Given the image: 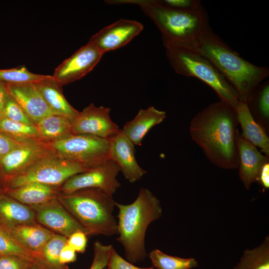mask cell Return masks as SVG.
<instances>
[{
  "mask_svg": "<svg viewBox=\"0 0 269 269\" xmlns=\"http://www.w3.org/2000/svg\"><path fill=\"white\" fill-rule=\"evenodd\" d=\"M238 125L235 108L220 100L208 105L192 118L189 133L210 162L223 169H234L239 165L236 141Z\"/></svg>",
  "mask_w": 269,
  "mask_h": 269,
  "instance_id": "1",
  "label": "cell"
},
{
  "mask_svg": "<svg viewBox=\"0 0 269 269\" xmlns=\"http://www.w3.org/2000/svg\"><path fill=\"white\" fill-rule=\"evenodd\" d=\"M180 43L210 61L235 89L241 102L247 103L254 89L269 75L268 67L254 65L241 57L212 29Z\"/></svg>",
  "mask_w": 269,
  "mask_h": 269,
  "instance_id": "2",
  "label": "cell"
},
{
  "mask_svg": "<svg viewBox=\"0 0 269 269\" xmlns=\"http://www.w3.org/2000/svg\"><path fill=\"white\" fill-rule=\"evenodd\" d=\"M118 209L117 241L124 248L128 262L135 264L147 256L145 234L148 226L162 215L159 199L148 189L141 188L135 200L129 204L116 202Z\"/></svg>",
  "mask_w": 269,
  "mask_h": 269,
  "instance_id": "3",
  "label": "cell"
},
{
  "mask_svg": "<svg viewBox=\"0 0 269 269\" xmlns=\"http://www.w3.org/2000/svg\"><path fill=\"white\" fill-rule=\"evenodd\" d=\"M60 203L85 230L87 235L110 237L118 235V222L113 214V196L96 188L59 193Z\"/></svg>",
  "mask_w": 269,
  "mask_h": 269,
  "instance_id": "4",
  "label": "cell"
},
{
  "mask_svg": "<svg viewBox=\"0 0 269 269\" xmlns=\"http://www.w3.org/2000/svg\"><path fill=\"white\" fill-rule=\"evenodd\" d=\"M110 3L139 6L161 32L163 43L189 41L211 29L203 6L196 10L186 11L162 6L156 0H111Z\"/></svg>",
  "mask_w": 269,
  "mask_h": 269,
  "instance_id": "5",
  "label": "cell"
},
{
  "mask_svg": "<svg viewBox=\"0 0 269 269\" xmlns=\"http://www.w3.org/2000/svg\"><path fill=\"white\" fill-rule=\"evenodd\" d=\"M168 61L180 75L197 78L211 87L220 100L234 108L240 102L238 94L223 75L205 57L185 45L163 43Z\"/></svg>",
  "mask_w": 269,
  "mask_h": 269,
  "instance_id": "6",
  "label": "cell"
},
{
  "mask_svg": "<svg viewBox=\"0 0 269 269\" xmlns=\"http://www.w3.org/2000/svg\"><path fill=\"white\" fill-rule=\"evenodd\" d=\"M91 168L82 163L64 159L53 153L22 172L7 177L6 190L31 183L60 187L70 177Z\"/></svg>",
  "mask_w": 269,
  "mask_h": 269,
  "instance_id": "7",
  "label": "cell"
},
{
  "mask_svg": "<svg viewBox=\"0 0 269 269\" xmlns=\"http://www.w3.org/2000/svg\"><path fill=\"white\" fill-rule=\"evenodd\" d=\"M49 144L57 156L90 167L110 158L109 139L71 134Z\"/></svg>",
  "mask_w": 269,
  "mask_h": 269,
  "instance_id": "8",
  "label": "cell"
},
{
  "mask_svg": "<svg viewBox=\"0 0 269 269\" xmlns=\"http://www.w3.org/2000/svg\"><path fill=\"white\" fill-rule=\"evenodd\" d=\"M120 171L116 163L110 158L106 159L69 178L59 187V193L69 194L83 189L96 188L113 196L121 186L117 179Z\"/></svg>",
  "mask_w": 269,
  "mask_h": 269,
  "instance_id": "9",
  "label": "cell"
},
{
  "mask_svg": "<svg viewBox=\"0 0 269 269\" xmlns=\"http://www.w3.org/2000/svg\"><path fill=\"white\" fill-rule=\"evenodd\" d=\"M110 109L91 103L79 112L72 122V134L109 139L120 130L110 117Z\"/></svg>",
  "mask_w": 269,
  "mask_h": 269,
  "instance_id": "10",
  "label": "cell"
},
{
  "mask_svg": "<svg viewBox=\"0 0 269 269\" xmlns=\"http://www.w3.org/2000/svg\"><path fill=\"white\" fill-rule=\"evenodd\" d=\"M103 55L88 42L58 66L52 76L62 86L75 82L91 71Z\"/></svg>",
  "mask_w": 269,
  "mask_h": 269,
  "instance_id": "11",
  "label": "cell"
},
{
  "mask_svg": "<svg viewBox=\"0 0 269 269\" xmlns=\"http://www.w3.org/2000/svg\"><path fill=\"white\" fill-rule=\"evenodd\" d=\"M54 153L50 144L40 139L21 142L0 159L6 178L15 175L40 159Z\"/></svg>",
  "mask_w": 269,
  "mask_h": 269,
  "instance_id": "12",
  "label": "cell"
},
{
  "mask_svg": "<svg viewBox=\"0 0 269 269\" xmlns=\"http://www.w3.org/2000/svg\"><path fill=\"white\" fill-rule=\"evenodd\" d=\"M31 207L35 212L37 223L55 233L67 238L78 231L86 234L83 228L63 206L57 197Z\"/></svg>",
  "mask_w": 269,
  "mask_h": 269,
  "instance_id": "13",
  "label": "cell"
},
{
  "mask_svg": "<svg viewBox=\"0 0 269 269\" xmlns=\"http://www.w3.org/2000/svg\"><path fill=\"white\" fill-rule=\"evenodd\" d=\"M143 27L137 21L122 18L93 35L88 42L104 54L128 44L139 34Z\"/></svg>",
  "mask_w": 269,
  "mask_h": 269,
  "instance_id": "14",
  "label": "cell"
},
{
  "mask_svg": "<svg viewBox=\"0 0 269 269\" xmlns=\"http://www.w3.org/2000/svg\"><path fill=\"white\" fill-rule=\"evenodd\" d=\"M109 139L110 158L119 166L125 179L131 183L139 180L146 171L136 160L135 145L121 129Z\"/></svg>",
  "mask_w": 269,
  "mask_h": 269,
  "instance_id": "15",
  "label": "cell"
},
{
  "mask_svg": "<svg viewBox=\"0 0 269 269\" xmlns=\"http://www.w3.org/2000/svg\"><path fill=\"white\" fill-rule=\"evenodd\" d=\"M239 156V176L247 190L257 182L261 170L269 157L263 154L257 147L245 138L238 130L236 136Z\"/></svg>",
  "mask_w": 269,
  "mask_h": 269,
  "instance_id": "16",
  "label": "cell"
},
{
  "mask_svg": "<svg viewBox=\"0 0 269 269\" xmlns=\"http://www.w3.org/2000/svg\"><path fill=\"white\" fill-rule=\"evenodd\" d=\"M7 88L9 94L35 126L42 119L52 114L34 84H7Z\"/></svg>",
  "mask_w": 269,
  "mask_h": 269,
  "instance_id": "17",
  "label": "cell"
},
{
  "mask_svg": "<svg viewBox=\"0 0 269 269\" xmlns=\"http://www.w3.org/2000/svg\"><path fill=\"white\" fill-rule=\"evenodd\" d=\"M53 115L65 117L72 121L79 111L74 108L64 97L62 86L52 76L34 83Z\"/></svg>",
  "mask_w": 269,
  "mask_h": 269,
  "instance_id": "18",
  "label": "cell"
},
{
  "mask_svg": "<svg viewBox=\"0 0 269 269\" xmlns=\"http://www.w3.org/2000/svg\"><path fill=\"white\" fill-rule=\"evenodd\" d=\"M166 117L165 112L150 106L139 110L133 120L124 125L122 130L135 145H140L148 132L162 123Z\"/></svg>",
  "mask_w": 269,
  "mask_h": 269,
  "instance_id": "19",
  "label": "cell"
},
{
  "mask_svg": "<svg viewBox=\"0 0 269 269\" xmlns=\"http://www.w3.org/2000/svg\"><path fill=\"white\" fill-rule=\"evenodd\" d=\"M0 222L9 229L21 225L37 223L35 212L6 193L0 194Z\"/></svg>",
  "mask_w": 269,
  "mask_h": 269,
  "instance_id": "20",
  "label": "cell"
},
{
  "mask_svg": "<svg viewBox=\"0 0 269 269\" xmlns=\"http://www.w3.org/2000/svg\"><path fill=\"white\" fill-rule=\"evenodd\" d=\"M241 134L264 154L269 157V138L266 132L258 124L252 116L246 103L240 102L235 108Z\"/></svg>",
  "mask_w": 269,
  "mask_h": 269,
  "instance_id": "21",
  "label": "cell"
},
{
  "mask_svg": "<svg viewBox=\"0 0 269 269\" xmlns=\"http://www.w3.org/2000/svg\"><path fill=\"white\" fill-rule=\"evenodd\" d=\"M59 187L31 183L17 188L7 189L4 193L20 203L29 206L43 204L56 197Z\"/></svg>",
  "mask_w": 269,
  "mask_h": 269,
  "instance_id": "22",
  "label": "cell"
},
{
  "mask_svg": "<svg viewBox=\"0 0 269 269\" xmlns=\"http://www.w3.org/2000/svg\"><path fill=\"white\" fill-rule=\"evenodd\" d=\"M10 230L23 246L37 254L55 233L38 223L21 225Z\"/></svg>",
  "mask_w": 269,
  "mask_h": 269,
  "instance_id": "23",
  "label": "cell"
},
{
  "mask_svg": "<svg viewBox=\"0 0 269 269\" xmlns=\"http://www.w3.org/2000/svg\"><path fill=\"white\" fill-rule=\"evenodd\" d=\"M71 122L65 117L53 114L42 119L35 125L39 139L49 143L72 134Z\"/></svg>",
  "mask_w": 269,
  "mask_h": 269,
  "instance_id": "24",
  "label": "cell"
},
{
  "mask_svg": "<svg viewBox=\"0 0 269 269\" xmlns=\"http://www.w3.org/2000/svg\"><path fill=\"white\" fill-rule=\"evenodd\" d=\"M247 104L253 118L266 132L269 128V82L260 83L253 91Z\"/></svg>",
  "mask_w": 269,
  "mask_h": 269,
  "instance_id": "25",
  "label": "cell"
},
{
  "mask_svg": "<svg viewBox=\"0 0 269 269\" xmlns=\"http://www.w3.org/2000/svg\"><path fill=\"white\" fill-rule=\"evenodd\" d=\"M233 269H269V237L253 249L245 250Z\"/></svg>",
  "mask_w": 269,
  "mask_h": 269,
  "instance_id": "26",
  "label": "cell"
},
{
  "mask_svg": "<svg viewBox=\"0 0 269 269\" xmlns=\"http://www.w3.org/2000/svg\"><path fill=\"white\" fill-rule=\"evenodd\" d=\"M15 255L33 261L39 254L23 246L10 230L0 222V256Z\"/></svg>",
  "mask_w": 269,
  "mask_h": 269,
  "instance_id": "27",
  "label": "cell"
},
{
  "mask_svg": "<svg viewBox=\"0 0 269 269\" xmlns=\"http://www.w3.org/2000/svg\"><path fill=\"white\" fill-rule=\"evenodd\" d=\"M147 255L155 269H192L198 266L195 258L172 256L158 249L151 251Z\"/></svg>",
  "mask_w": 269,
  "mask_h": 269,
  "instance_id": "28",
  "label": "cell"
},
{
  "mask_svg": "<svg viewBox=\"0 0 269 269\" xmlns=\"http://www.w3.org/2000/svg\"><path fill=\"white\" fill-rule=\"evenodd\" d=\"M0 132L18 142L40 139L34 125L26 124L0 117Z\"/></svg>",
  "mask_w": 269,
  "mask_h": 269,
  "instance_id": "29",
  "label": "cell"
},
{
  "mask_svg": "<svg viewBox=\"0 0 269 269\" xmlns=\"http://www.w3.org/2000/svg\"><path fill=\"white\" fill-rule=\"evenodd\" d=\"M67 239L64 236L54 233L40 252L38 258L54 268H66L65 265L60 263L59 256L62 249L67 244Z\"/></svg>",
  "mask_w": 269,
  "mask_h": 269,
  "instance_id": "30",
  "label": "cell"
},
{
  "mask_svg": "<svg viewBox=\"0 0 269 269\" xmlns=\"http://www.w3.org/2000/svg\"><path fill=\"white\" fill-rule=\"evenodd\" d=\"M47 76L48 75L33 73L24 66L0 69V82L6 84H34Z\"/></svg>",
  "mask_w": 269,
  "mask_h": 269,
  "instance_id": "31",
  "label": "cell"
},
{
  "mask_svg": "<svg viewBox=\"0 0 269 269\" xmlns=\"http://www.w3.org/2000/svg\"><path fill=\"white\" fill-rule=\"evenodd\" d=\"M0 117L26 124L34 125L21 106L10 95L2 110Z\"/></svg>",
  "mask_w": 269,
  "mask_h": 269,
  "instance_id": "32",
  "label": "cell"
},
{
  "mask_svg": "<svg viewBox=\"0 0 269 269\" xmlns=\"http://www.w3.org/2000/svg\"><path fill=\"white\" fill-rule=\"evenodd\" d=\"M94 258L90 269H104L108 266L112 245H104L100 241L94 244Z\"/></svg>",
  "mask_w": 269,
  "mask_h": 269,
  "instance_id": "33",
  "label": "cell"
},
{
  "mask_svg": "<svg viewBox=\"0 0 269 269\" xmlns=\"http://www.w3.org/2000/svg\"><path fill=\"white\" fill-rule=\"evenodd\" d=\"M33 261L15 255L0 256V269H30Z\"/></svg>",
  "mask_w": 269,
  "mask_h": 269,
  "instance_id": "34",
  "label": "cell"
},
{
  "mask_svg": "<svg viewBox=\"0 0 269 269\" xmlns=\"http://www.w3.org/2000/svg\"><path fill=\"white\" fill-rule=\"evenodd\" d=\"M162 6L169 8L186 11L196 10L202 6L198 0H156Z\"/></svg>",
  "mask_w": 269,
  "mask_h": 269,
  "instance_id": "35",
  "label": "cell"
},
{
  "mask_svg": "<svg viewBox=\"0 0 269 269\" xmlns=\"http://www.w3.org/2000/svg\"><path fill=\"white\" fill-rule=\"evenodd\" d=\"M108 269H155L153 267L139 268L121 257L113 248L108 264Z\"/></svg>",
  "mask_w": 269,
  "mask_h": 269,
  "instance_id": "36",
  "label": "cell"
},
{
  "mask_svg": "<svg viewBox=\"0 0 269 269\" xmlns=\"http://www.w3.org/2000/svg\"><path fill=\"white\" fill-rule=\"evenodd\" d=\"M67 244L76 252L82 253L87 247V235L82 231L76 232L68 238Z\"/></svg>",
  "mask_w": 269,
  "mask_h": 269,
  "instance_id": "37",
  "label": "cell"
},
{
  "mask_svg": "<svg viewBox=\"0 0 269 269\" xmlns=\"http://www.w3.org/2000/svg\"><path fill=\"white\" fill-rule=\"evenodd\" d=\"M21 142H18L0 132V159Z\"/></svg>",
  "mask_w": 269,
  "mask_h": 269,
  "instance_id": "38",
  "label": "cell"
},
{
  "mask_svg": "<svg viewBox=\"0 0 269 269\" xmlns=\"http://www.w3.org/2000/svg\"><path fill=\"white\" fill-rule=\"evenodd\" d=\"M76 251L67 244L62 249L59 256V262L62 265L74 262L76 260Z\"/></svg>",
  "mask_w": 269,
  "mask_h": 269,
  "instance_id": "39",
  "label": "cell"
},
{
  "mask_svg": "<svg viewBox=\"0 0 269 269\" xmlns=\"http://www.w3.org/2000/svg\"><path fill=\"white\" fill-rule=\"evenodd\" d=\"M257 182L265 189L269 188V162L264 164L260 173Z\"/></svg>",
  "mask_w": 269,
  "mask_h": 269,
  "instance_id": "40",
  "label": "cell"
},
{
  "mask_svg": "<svg viewBox=\"0 0 269 269\" xmlns=\"http://www.w3.org/2000/svg\"><path fill=\"white\" fill-rule=\"evenodd\" d=\"M9 96L7 84L0 82V114Z\"/></svg>",
  "mask_w": 269,
  "mask_h": 269,
  "instance_id": "41",
  "label": "cell"
},
{
  "mask_svg": "<svg viewBox=\"0 0 269 269\" xmlns=\"http://www.w3.org/2000/svg\"><path fill=\"white\" fill-rule=\"evenodd\" d=\"M30 269H67L66 268L63 269H57L54 268L46 263L41 259L36 257L32 262Z\"/></svg>",
  "mask_w": 269,
  "mask_h": 269,
  "instance_id": "42",
  "label": "cell"
},
{
  "mask_svg": "<svg viewBox=\"0 0 269 269\" xmlns=\"http://www.w3.org/2000/svg\"><path fill=\"white\" fill-rule=\"evenodd\" d=\"M6 177L0 165V194L4 193L6 189Z\"/></svg>",
  "mask_w": 269,
  "mask_h": 269,
  "instance_id": "43",
  "label": "cell"
},
{
  "mask_svg": "<svg viewBox=\"0 0 269 269\" xmlns=\"http://www.w3.org/2000/svg\"></svg>",
  "mask_w": 269,
  "mask_h": 269,
  "instance_id": "44",
  "label": "cell"
}]
</instances>
